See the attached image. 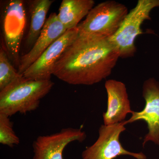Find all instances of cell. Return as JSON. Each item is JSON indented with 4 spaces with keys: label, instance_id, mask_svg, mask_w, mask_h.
<instances>
[{
    "label": "cell",
    "instance_id": "12",
    "mask_svg": "<svg viewBox=\"0 0 159 159\" xmlns=\"http://www.w3.org/2000/svg\"><path fill=\"white\" fill-rule=\"evenodd\" d=\"M54 1L30 0L26 1L29 7L30 25L26 37L25 46L29 51L39 37L46 21V16Z\"/></svg>",
    "mask_w": 159,
    "mask_h": 159
},
{
    "label": "cell",
    "instance_id": "5",
    "mask_svg": "<svg viewBox=\"0 0 159 159\" xmlns=\"http://www.w3.org/2000/svg\"><path fill=\"white\" fill-rule=\"evenodd\" d=\"M26 2L9 0L2 2L1 21L5 50L9 59L18 68L20 49L27 22Z\"/></svg>",
    "mask_w": 159,
    "mask_h": 159
},
{
    "label": "cell",
    "instance_id": "15",
    "mask_svg": "<svg viewBox=\"0 0 159 159\" xmlns=\"http://www.w3.org/2000/svg\"><path fill=\"white\" fill-rule=\"evenodd\" d=\"M19 138L15 133L13 123L10 121L9 117L0 113V143L12 148L15 145H18Z\"/></svg>",
    "mask_w": 159,
    "mask_h": 159
},
{
    "label": "cell",
    "instance_id": "1",
    "mask_svg": "<svg viewBox=\"0 0 159 159\" xmlns=\"http://www.w3.org/2000/svg\"><path fill=\"white\" fill-rule=\"evenodd\" d=\"M119 57L109 39L78 34L56 63L53 75L68 84L93 85L110 75Z\"/></svg>",
    "mask_w": 159,
    "mask_h": 159
},
{
    "label": "cell",
    "instance_id": "11",
    "mask_svg": "<svg viewBox=\"0 0 159 159\" xmlns=\"http://www.w3.org/2000/svg\"><path fill=\"white\" fill-rule=\"evenodd\" d=\"M107 95V110L103 113L104 125H111L124 121L127 114H132L126 87L115 80L106 81Z\"/></svg>",
    "mask_w": 159,
    "mask_h": 159
},
{
    "label": "cell",
    "instance_id": "4",
    "mask_svg": "<svg viewBox=\"0 0 159 159\" xmlns=\"http://www.w3.org/2000/svg\"><path fill=\"white\" fill-rule=\"evenodd\" d=\"M159 7V0H139L137 5L126 16L120 28L109 39L118 50L120 57H133L136 52L135 41L143 34L141 27L146 20H150L151 12Z\"/></svg>",
    "mask_w": 159,
    "mask_h": 159
},
{
    "label": "cell",
    "instance_id": "13",
    "mask_svg": "<svg viewBox=\"0 0 159 159\" xmlns=\"http://www.w3.org/2000/svg\"><path fill=\"white\" fill-rule=\"evenodd\" d=\"M93 0H63L57 17L67 30L75 29L94 7Z\"/></svg>",
    "mask_w": 159,
    "mask_h": 159
},
{
    "label": "cell",
    "instance_id": "7",
    "mask_svg": "<svg viewBox=\"0 0 159 159\" xmlns=\"http://www.w3.org/2000/svg\"><path fill=\"white\" fill-rule=\"evenodd\" d=\"M78 29H69L56 40L23 74L27 79L51 80L54 66L66 49L77 38Z\"/></svg>",
    "mask_w": 159,
    "mask_h": 159
},
{
    "label": "cell",
    "instance_id": "9",
    "mask_svg": "<svg viewBox=\"0 0 159 159\" xmlns=\"http://www.w3.org/2000/svg\"><path fill=\"white\" fill-rule=\"evenodd\" d=\"M81 129H62L58 132L40 136L32 144L33 159H63V152L71 142H82L86 138Z\"/></svg>",
    "mask_w": 159,
    "mask_h": 159
},
{
    "label": "cell",
    "instance_id": "14",
    "mask_svg": "<svg viewBox=\"0 0 159 159\" xmlns=\"http://www.w3.org/2000/svg\"><path fill=\"white\" fill-rule=\"evenodd\" d=\"M8 54L3 48L0 49V91L23 77L14 68Z\"/></svg>",
    "mask_w": 159,
    "mask_h": 159
},
{
    "label": "cell",
    "instance_id": "8",
    "mask_svg": "<svg viewBox=\"0 0 159 159\" xmlns=\"http://www.w3.org/2000/svg\"><path fill=\"white\" fill-rule=\"evenodd\" d=\"M145 107L141 111H133L126 124L143 120L147 124L148 132L143 139V146L148 142L159 146V83L153 78L145 80L143 85Z\"/></svg>",
    "mask_w": 159,
    "mask_h": 159
},
{
    "label": "cell",
    "instance_id": "2",
    "mask_svg": "<svg viewBox=\"0 0 159 159\" xmlns=\"http://www.w3.org/2000/svg\"><path fill=\"white\" fill-rule=\"evenodd\" d=\"M54 84L51 80H32L23 76L0 91V113L10 117L35 111Z\"/></svg>",
    "mask_w": 159,
    "mask_h": 159
},
{
    "label": "cell",
    "instance_id": "6",
    "mask_svg": "<svg viewBox=\"0 0 159 159\" xmlns=\"http://www.w3.org/2000/svg\"><path fill=\"white\" fill-rule=\"evenodd\" d=\"M125 121L111 125H102L99 136L93 145L82 153V159H114L120 156L127 155L136 159H146L142 152H130L123 148L120 142L121 134L126 129Z\"/></svg>",
    "mask_w": 159,
    "mask_h": 159
},
{
    "label": "cell",
    "instance_id": "10",
    "mask_svg": "<svg viewBox=\"0 0 159 159\" xmlns=\"http://www.w3.org/2000/svg\"><path fill=\"white\" fill-rule=\"evenodd\" d=\"M66 31L58 20L57 14L54 12L50 14L32 48L21 56L17 70L19 74L23 75L43 53Z\"/></svg>",
    "mask_w": 159,
    "mask_h": 159
},
{
    "label": "cell",
    "instance_id": "3",
    "mask_svg": "<svg viewBox=\"0 0 159 159\" xmlns=\"http://www.w3.org/2000/svg\"><path fill=\"white\" fill-rule=\"evenodd\" d=\"M128 13L125 5L116 1L99 3L77 26L79 34L110 38L116 33Z\"/></svg>",
    "mask_w": 159,
    "mask_h": 159
}]
</instances>
